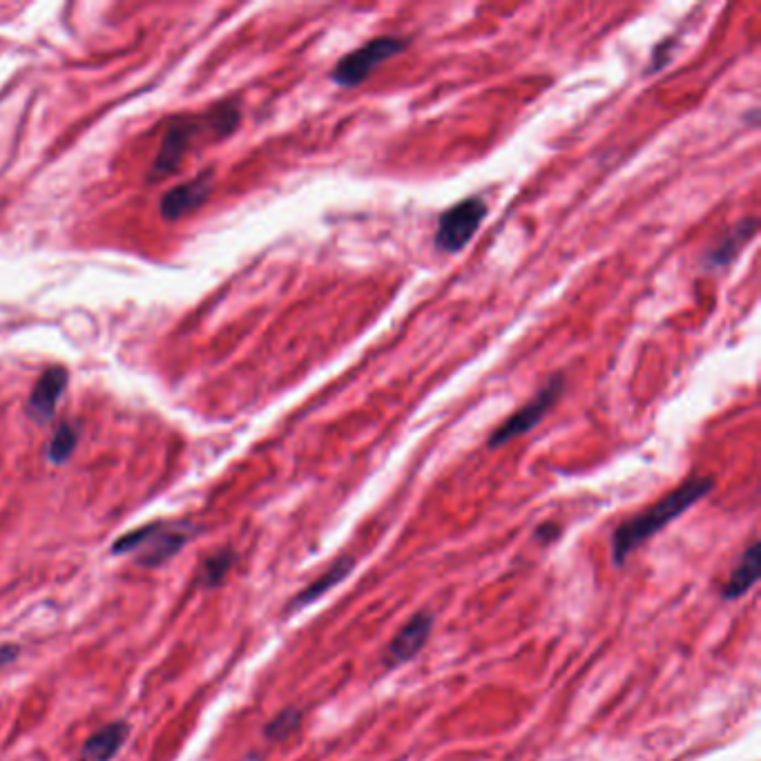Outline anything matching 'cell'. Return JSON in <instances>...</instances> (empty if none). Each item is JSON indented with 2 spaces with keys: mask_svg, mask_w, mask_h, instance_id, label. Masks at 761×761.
Instances as JSON below:
<instances>
[{
  "mask_svg": "<svg viewBox=\"0 0 761 761\" xmlns=\"http://www.w3.org/2000/svg\"><path fill=\"white\" fill-rule=\"evenodd\" d=\"M712 487H715V480L710 476L688 478L686 483L663 496L659 503L621 523L612 534L614 565H623L634 549H639L648 538L659 534L663 527L677 520L681 514H686L690 507H695L701 498L710 494Z\"/></svg>",
  "mask_w": 761,
  "mask_h": 761,
  "instance_id": "cell-1",
  "label": "cell"
},
{
  "mask_svg": "<svg viewBox=\"0 0 761 761\" xmlns=\"http://www.w3.org/2000/svg\"><path fill=\"white\" fill-rule=\"evenodd\" d=\"M192 536H195V527L190 525L150 523L117 538L112 554H134V561L139 565L159 567L177 556Z\"/></svg>",
  "mask_w": 761,
  "mask_h": 761,
  "instance_id": "cell-2",
  "label": "cell"
},
{
  "mask_svg": "<svg viewBox=\"0 0 761 761\" xmlns=\"http://www.w3.org/2000/svg\"><path fill=\"white\" fill-rule=\"evenodd\" d=\"M411 45L409 38L402 36H378L355 47L349 54H344L331 70V81L344 90H353L362 85L373 74L375 67L396 59Z\"/></svg>",
  "mask_w": 761,
  "mask_h": 761,
  "instance_id": "cell-3",
  "label": "cell"
},
{
  "mask_svg": "<svg viewBox=\"0 0 761 761\" xmlns=\"http://www.w3.org/2000/svg\"><path fill=\"white\" fill-rule=\"evenodd\" d=\"M489 215V204L483 197H467L458 201L456 206L447 208L440 215L433 246L440 253L456 255L476 237L480 226L485 224Z\"/></svg>",
  "mask_w": 761,
  "mask_h": 761,
  "instance_id": "cell-4",
  "label": "cell"
},
{
  "mask_svg": "<svg viewBox=\"0 0 761 761\" xmlns=\"http://www.w3.org/2000/svg\"><path fill=\"white\" fill-rule=\"evenodd\" d=\"M565 384L567 380L563 373L552 375V378L538 389V393L532 400L523 404L514 416H509L503 425H498L494 431H491V436L487 438V447L489 449L505 447L507 442L525 436V433L532 431L536 425H541V420L554 409V404L561 400V396L565 393Z\"/></svg>",
  "mask_w": 761,
  "mask_h": 761,
  "instance_id": "cell-5",
  "label": "cell"
},
{
  "mask_svg": "<svg viewBox=\"0 0 761 761\" xmlns=\"http://www.w3.org/2000/svg\"><path fill=\"white\" fill-rule=\"evenodd\" d=\"M757 217H746L739 219L735 226L728 228L724 235L717 239V244H712L706 255L701 259V268L703 271H724L735 259L739 257L741 250L746 248L750 239L757 233Z\"/></svg>",
  "mask_w": 761,
  "mask_h": 761,
  "instance_id": "cell-6",
  "label": "cell"
},
{
  "mask_svg": "<svg viewBox=\"0 0 761 761\" xmlns=\"http://www.w3.org/2000/svg\"><path fill=\"white\" fill-rule=\"evenodd\" d=\"M433 630V616L429 612H418L411 616V621L391 639L387 645V654H384V663L387 668H396L400 663H407L416 659L420 650L425 648Z\"/></svg>",
  "mask_w": 761,
  "mask_h": 761,
  "instance_id": "cell-7",
  "label": "cell"
},
{
  "mask_svg": "<svg viewBox=\"0 0 761 761\" xmlns=\"http://www.w3.org/2000/svg\"><path fill=\"white\" fill-rule=\"evenodd\" d=\"M197 132H199V123L179 121L175 125H170L166 134H163L157 159H154V163H152V170H150V181L152 183L172 175V172L179 168L183 154L190 150V143H192V139H195Z\"/></svg>",
  "mask_w": 761,
  "mask_h": 761,
  "instance_id": "cell-8",
  "label": "cell"
},
{
  "mask_svg": "<svg viewBox=\"0 0 761 761\" xmlns=\"http://www.w3.org/2000/svg\"><path fill=\"white\" fill-rule=\"evenodd\" d=\"M210 190H213V170L204 172V175H199L188 183H181V186H175L161 199V217L168 221H177L190 215L192 210L206 204Z\"/></svg>",
  "mask_w": 761,
  "mask_h": 761,
  "instance_id": "cell-9",
  "label": "cell"
},
{
  "mask_svg": "<svg viewBox=\"0 0 761 761\" xmlns=\"http://www.w3.org/2000/svg\"><path fill=\"white\" fill-rule=\"evenodd\" d=\"M67 380L70 378H67V371L63 369V366H52V369H47L34 384L30 400H27V416H30L34 422L52 420L56 404L61 402L63 393L67 389Z\"/></svg>",
  "mask_w": 761,
  "mask_h": 761,
  "instance_id": "cell-10",
  "label": "cell"
},
{
  "mask_svg": "<svg viewBox=\"0 0 761 761\" xmlns=\"http://www.w3.org/2000/svg\"><path fill=\"white\" fill-rule=\"evenodd\" d=\"M353 567H355V561H353L351 556H344V558H340V561H335V563L329 567V570H326V572L320 576V579L313 581L311 585L306 587V590H302L300 594H295V596H293V601L288 603V608H286V614L300 612V610L306 608V605H311V603H315L317 599H322V596H324L326 592H331L335 585H340V583L346 579V576H349V574L353 572Z\"/></svg>",
  "mask_w": 761,
  "mask_h": 761,
  "instance_id": "cell-11",
  "label": "cell"
},
{
  "mask_svg": "<svg viewBox=\"0 0 761 761\" xmlns=\"http://www.w3.org/2000/svg\"><path fill=\"white\" fill-rule=\"evenodd\" d=\"M130 726L125 721H112V724L103 726L99 732L85 741L81 750V761H110L117 757L119 750L128 741Z\"/></svg>",
  "mask_w": 761,
  "mask_h": 761,
  "instance_id": "cell-12",
  "label": "cell"
},
{
  "mask_svg": "<svg viewBox=\"0 0 761 761\" xmlns=\"http://www.w3.org/2000/svg\"><path fill=\"white\" fill-rule=\"evenodd\" d=\"M759 567H761L759 543H753L744 554H741L735 570L730 572L724 590H721V599L737 601L741 599V596H746L759 581Z\"/></svg>",
  "mask_w": 761,
  "mask_h": 761,
  "instance_id": "cell-13",
  "label": "cell"
},
{
  "mask_svg": "<svg viewBox=\"0 0 761 761\" xmlns=\"http://www.w3.org/2000/svg\"><path fill=\"white\" fill-rule=\"evenodd\" d=\"M76 442H79V431H76L70 422H63V425L54 431V436L47 445V458L54 465H63V462L70 460L74 454Z\"/></svg>",
  "mask_w": 761,
  "mask_h": 761,
  "instance_id": "cell-14",
  "label": "cell"
},
{
  "mask_svg": "<svg viewBox=\"0 0 761 761\" xmlns=\"http://www.w3.org/2000/svg\"><path fill=\"white\" fill-rule=\"evenodd\" d=\"M233 565H235V552H230V549H224V552H217L213 556H208L204 567H201L199 585L201 587L219 585L221 581L226 579V574L230 572V567Z\"/></svg>",
  "mask_w": 761,
  "mask_h": 761,
  "instance_id": "cell-15",
  "label": "cell"
},
{
  "mask_svg": "<svg viewBox=\"0 0 761 761\" xmlns=\"http://www.w3.org/2000/svg\"><path fill=\"white\" fill-rule=\"evenodd\" d=\"M302 710L295 708V706H288L284 708L279 715H275L271 721H268V726L264 730L266 739L271 741H284L293 735V732L300 728L302 724Z\"/></svg>",
  "mask_w": 761,
  "mask_h": 761,
  "instance_id": "cell-16",
  "label": "cell"
},
{
  "mask_svg": "<svg viewBox=\"0 0 761 761\" xmlns=\"http://www.w3.org/2000/svg\"><path fill=\"white\" fill-rule=\"evenodd\" d=\"M561 536V527H558L556 523H545L536 529V541H543V543H549L554 541V538Z\"/></svg>",
  "mask_w": 761,
  "mask_h": 761,
  "instance_id": "cell-17",
  "label": "cell"
},
{
  "mask_svg": "<svg viewBox=\"0 0 761 761\" xmlns=\"http://www.w3.org/2000/svg\"><path fill=\"white\" fill-rule=\"evenodd\" d=\"M18 654H21V650H18V645H12V643L0 645V668L7 666V663L16 661Z\"/></svg>",
  "mask_w": 761,
  "mask_h": 761,
  "instance_id": "cell-18",
  "label": "cell"
}]
</instances>
